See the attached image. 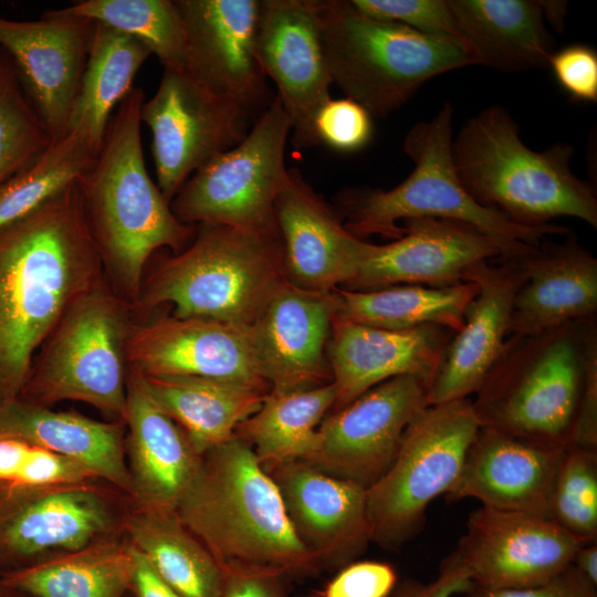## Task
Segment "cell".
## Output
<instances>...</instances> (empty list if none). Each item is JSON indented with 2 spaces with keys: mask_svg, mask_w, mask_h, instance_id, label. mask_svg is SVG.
<instances>
[{
  "mask_svg": "<svg viewBox=\"0 0 597 597\" xmlns=\"http://www.w3.org/2000/svg\"><path fill=\"white\" fill-rule=\"evenodd\" d=\"M77 180L0 227V405L20 396L69 307L105 282Z\"/></svg>",
  "mask_w": 597,
  "mask_h": 597,
  "instance_id": "obj_1",
  "label": "cell"
},
{
  "mask_svg": "<svg viewBox=\"0 0 597 597\" xmlns=\"http://www.w3.org/2000/svg\"><path fill=\"white\" fill-rule=\"evenodd\" d=\"M175 512L222 570L252 568L284 578L322 569L295 533L274 480L237 436L201 454Z\"/></svg>",
  "mask_w": 597,
  "mask_h": 597,
  "instance_id": "obj_2",
  "label": "cell"
},
{
  "mask_svg": "<svg viewBox=\"0 0 597 597\" xmlns=\"http://www.w3.org/2000/svg\"><path fill=\"white\" fill-rule=\"evenodd\" d=\"M142 88L117 105L94 163L77 180L88 224L122 298L137 305L146 263L161 248L180 252L195 234L170 209L145 165Z\"/></svg>",
  "mask_w": 597,
  "mask_h": 597,
  "instance_id": "obj_3",
  "label": "cell"
},
{
  "mask_svg": "<svg viewBox=\"0 0 597 597\" xmlns=\"http://www.w3.org/2000/svg\"><path fill=\"white\" fill-rule=\"evenodd\" d=\"M573 154L565 143L543 151L527 147L519 125L501 105L468 119L452 140L457 175L481 206L522 226L573 217L596 229V190L572 171Z\"/></svg>",
  "mask_w": 597,
  "mask_h": 597,
  "instance_id": "obj_4",
  "label": "cell"
},
{
  "mask_svg": "<svg viewBox=\"0 0 597 597\" xmlns=\"http://www.w3.org/2000/svg\"><path fill=\"white\" fill-rule=\"evenodd\" d=\"M453 107L446 102L428 121L418 122L404 139V150L413 163L410 175L389 189L347 191L341 200L344 226L358 238L379 234L396 240L404 234L399 222L438 218L470 224L494 240L501 260L526 255L546 235L570 230L549 223L527 227L499 211L481 206L461 184L452 156Z\"/></svg>",
  "mask_w": 597,
  "mask_h": 597,
  "instance_id": "obj_5",
  "label": "cell"
},
{
  "mask_svg": "<svg viewBox=\"0 0 597 597\" xmlns=\"http://www.w3.org/2000/svg\"><path fill=\"white\" fill-rule=\"evenodd\" d=\"M332 83L371 117L405 105L427 81L479 65L462 39L359 12L350 0H312Z\"/></svg>",
  "mask_w": 597,
  "mask_h": 597,
  "instance_id": "obj_6",
  "label": "cell"
},
{
  "mask_svg": "<svg viewBox=\"0 0 597 597\" xmlns=\"http://www.w3.org/2000/svg\"><path fill=\"white\" fill-rule=\"evenodd\" d=\"M191 243L163 259L138 305L174 306L172 316L251 327L286 280L280 234L200 223Z\"/></svg>",
  "mask_w": 597,
  "mask_h": 597,
  "instance_id": "obj_7",
  "label": "cell"
},
{
  "mask_svg": "<svg viewBox=\"0 0 597 597\" xmlns=\"http://www.w3.org/2000/svg\"><path fill=\"white\" fill-rule=\"evenodd\" d=\"M586 323L507 336L471 400L480 427L546 446H574L585 389Z\"/></svg>",
  "mask_w": 597,
  "mask_h": 597,
  "instance_id": "obj_8",
  "label": "cell"
},
{
  "mask_svg": "<svg viewBox=\"0 0 597 597\" xmlns=\"http://www.w3.org/2000/svg\"><path fill=\"white\" fill-rule=\"evenodd\" d=\"M130 304L104 282L76 300L34 357L20 398L86 402L124 421Z\"/></svg>",
  "mask_w": 597,
  "mask_h": 597,
  "instance_id": "obj_9",
  "label": "cell"
},
{
  "mask_svg": "<svg viewBox=\"0 0 597 597\" xmlns=\"http://www.w3.org/2000/svg\"><path fill=\"white\" fill-rule=\"evenodd\" d=\"M479 429L469 398L428 405L413 417L394 462L366 490L371 542L398 549L423 530L429 504L457 481Z\"/></svg>",
  "mask_w": 597,
  "mask_h": 597,
  "instance_id": "obj_10",
  "label": "cell"
},
{
  "mask_svg": "<svg viewBox=\"0 0 597 597\" xmlns=\"http://www.w3.org/2000/svg\"><path fill=\"white\" fill-rule=\"evenodd\" d=\"M291 122L275 96L247 136L193 172L170 202L185 224H227L280 234L275 201L286 180Z\"/></svg>",
  "mask_w": 597,
  "mask_h": 597,
  "instance_id": "obj_11",
  "label": "cell"
},
{
  "mask_svg": "<svg viewBox=\"0 0 597 597\" xmlns=\"http://www.w3.org/2000/svg\"><path fill=\"white\" fill-rule=\"evenodd\" d=\"M256 116L198 83L187 70L164 69L140 121L151 133L157 186L170 203L198 169L237 146Z\"/></svg>",
  "mask_w": 597,
  "mask_h": 597,
  "instance_id": "obj_12",
  "label": "cell"
},
{
  "mask_svg": "<svg viewBox=\"0 0 597 597\" xmlns=\"http://www.w3.org/2000/svg\"><path fill=\"white\" fill-rule=\"evenodd\" d=\"M428 388L415 376L373 387L322 420L316 446L303 461L367 490L394 462L409 422L429 405Z\"/></svg>",
  "mask_w": 597,
  "mask_h": 597,
  "instance_id": "obj_13",
  "label": "cell"
},
{
  "mask_svg": "<svg viewBox=\"0 0 597 597\" xmlns=\"http://www.w3.org/2000/svg\"><path fill=\"white\" fill-rule=\"evenodd\" d=\"M582 545L551 519L481 506L447 557L476 588L515 589L549 580L573 563Z\"/></svg>",
  "mask_w": 597,
  "mask_h": 597,
  "instance_id": "obj_14",
  "label": "cell"
},
{
  "mask_svg": "<svg viewBox=\"0 0 597 597\" xmlns=\"http://www.w3.org/2000/svg\"><path fill=\"white\" fill-rule=\"evenodd\" d=\"M94 25L59 9L34 21L0 17V48L52 140L70 132Z\"/></svg>",
  "mask_w": 597,
  "mask_h": 597,
  "instance_id": "obj_15",
  "label": "cell"
},
{
  "mask_svg": "<svg viewBox=\"0 0 597 597\" xmlns=\"http://www.w3.org/2000/svg\"><path fill=\"white\" fill-rule=\"evenodd\" d=\"M187 71L213 95L259 117L273 102L255 55L259 0H175Z\"/></svg>",
  "mask_w": 597,
  "mask_h": 597,
  "instance_id": "obj_16",
  "label": "cell"
},
{
  "mask_svg": "<svg viewBox=\"0 0 597 597\" xmlns=\"http://www.w3.org/2000/svg\"><path fill=\"white\" fill-rule=\"evenodd\" d=\"M256 60L277 90L293 143L318 145L314 119L331 98L332 78L312 0H260L255 33Z\"/></svg>",
  "mask_w": 597,
  "mask_h": 597,
  "instance_id": "obj_17",
  "label": "cell"
},
{
  "mask_svg": "<svg viewBox=\"0 0 597 597\" xmlns=\"http://www.w3.org/2000/svg\"><path fill=\"white\" fill-rule=\"evenodd\" d=\"M126 359L143 375L200 376L271 390L261 374L251 327L172 315L132 324Z\"/></svg>",
  "mask_w": 597,
  "mask_h": 597,
  "instance_id": "obj_18",
  "label": "cell"
},
{
  "mask_svg": "<svg viewBox=\"0 0 597 597\" xmlns=\"http://www.w3.org/2000/svg\"><path fill=\"white\" fill-rule=\"evenodd\" d=\"M111 523L108 504L86 484L0 494V575L83 549Z\"/></svg>",
  "mask_w": 597,
  "mask_h": 597,
  "instance_id": "obj_19",
  "label": "cell"
},
{
  "mask_svg": "<svg viewBox=\"0 0 597 597\" xmlns=\"http://www.w3.org/2000/svg\"><path fill=\"white\" fill-rule=\"evenodd\" d=\"M402 227L404 234L392 242L369 243L357 275L345 289L450 286L465 282L474 264L502 259L494 240L460 221L416 218L405 220Z\"/></svg>",
  "mask_w": 597,
  "mask_h": 597,
  "instance_id": "obj_20",
  "label": "cell"
},
{
  "mask_svg": "<svg viewBox=\"0 0 597 597\" xmlns=\"http://www.w3.org/2000/svg\"><path fill=\"white\" fill-rule=\"evenodd\" d=\"M274 212L285 275L292 284L327 293L346 287L355 279L370 242L346 229L298 169H289Z\"/></svg>",
  "mask_w": 597,
  "mask_h": 597,
  "instance_id": "obj_21",
  "label": "cell"
},
{
  "mask_svg": "<svg viewBox=\"0 0 597 597\" xmlns=\"http://www.w3.org/2000/svg\"><path fill=\"white\" fill-rule=\"evenodd\" d=\"M282 496L301 542L322 568H342L371 542L366 489L333 476L303 460L268 472Z\"/></svg>",
  "mask_w": 597,
  "mask_h": 597,
  "instance_id": "obj_22",
  "label": "cell"
},
{
  "mask_svg": "<svg viewBox=\"0 0 597 597\" xmlns=\"http://www.w3.org/2000/svg\"><path fill=\"white\" fill-rule=\"evenodd\" d=\"M334 291L300 289L287 279L251 326L263 378L271 390L286 392L333 381L327 358Z\"/></svg>",
  "mask_w": 597,
  "mask_h": 597,
  "instance_id": "obj_23",
  "label": "cell"
},
{
  "mask_svg": "<svg viewBox=\"0 0 597 597\" xmlns=\"http://www.w3.org/2000/svg\"><path fill=\"white\" fill-rule=\"evenodd\" d=\"M566 450L480 427L446 498L449 502L476 499L490 509L551 519Z\"/></svg>",
  "mask_w": 597,
  "mask_h": 597,
  "instance_id": "obj_24",
  "label": "cell"
},
{
  "mask_svg": "<svg viewBox=\"0 0 597 597\" xmlns=\"http://www.w3.org/2000/svg\"><path fill=\"white\" fill-rule=\"evenodd\" d=\"M474 264L464 281L478 293L468 305L462 327L452 335L427 394L429 405L475 394L501 355L509 336L514 296L525 280L517 259Z\"/></svg>",
  "mask_w": 597,
  "mask_h": 597,
  "instance_id": "obj_25",
  "label": "cell"
},
{
  "mask_svg": "<svg viewBox=\"0 0 597 597\" xmlns=\"http://www.w3.org/2000/svg\"><path fill=\"white\" fill-rule=\"evenodd\" d=\"M453 334L438 325L385 329L334 315L327 343L336 388L331 412L395 377L415 376L430 385Z\"/></svg>",
  "mask_w": 597,
  "mask_h": 597,
  "instance_id": "obj_26",
  "label": "cell"
},
{
  "mask_svg": "<svg viewBox=\"0 0 597 597\" xmlns=\"http://www.w3.org/2000/svg\"><path fill=\"white\" fill-rule=\"evenodd\" d=\"M519 258L525 280L511 312L509 336L597 320V259L570 231Z\"/></svg>",
  "mask_w": 597,
  "mask_h": 597,
  "instance_id": "obj_27",
  "label": "cell"
},
{
  "mask_svg": "<svg viewBox=\"0 0 597 597\" xmlns=\"http://www.w3.org/2000/svg\"><path fill=\"white\" fill-rule=\"evenodd\" d=\"M126 447L130 493L140 510L175 511L193 480L201 455L182 429L157 405L142 375L127 376Z\"/></svg>",
  "mask_w": 597,
  "mask_h": 597,
  "instance_id": "obj_28",
  "label": "cell"
},
{
  "mask_svg": "<svg viewBox=\"0 0 597 597\" xmlns=\"http://www.w3.org/2000/svg\"><path fill=\"white\" fill-rule=\"evenodd\" d=\"M0 437L27 441L70 459L95 478L130 492L122 426L57 411L20 397L0 405Z\"/></svg>",
  "mask_w": 597,
  "mask_h": 597,
  "instance_id": "obj_29",
  "label": "cell"
},
{
  "mask_svg": "<svg viewBox=\"0 0 597 597\" xmlns=\"http://www.w3.org/2000/svg\"><path fill=\"white\" fill-rule=\"evenodd\" d=\"M448 4L479 65L505 72L548 66L553 38L538 1L448 0Z\"/></svg>",
  "mask_w": 597,
  "mask_h": 597,
  "instance_id": "obj_30",
  "label": "cell"
},
{
  "mask_svg": "<svg viewBox=\"0 0 597 597\" xmlns=\"http://www.w3.org/2000/svg\"><path fill=\"white\" fill-rule=\"evenodd\" d=\"M140 375L151 398L182 429L200 455L233 437L237 427L260 408L270 392L209 377Z\"/></svg>",
  "mask_w": 597,
  "mask_h": 597,
  "instance_id": "obj_31",
  "label": "cell"
},
{
  "mask_svg": "<svg viewBox=\"0 0 597 597\" xmlns=\"http://www.w3.org/2000/svg\"><path fill=\"white\" fill-rule=\"evenodd\" d=\"M476 293L474 282L443 287L402 284L363 291L337 287L335 315L385 329L438 325L457 333Z\"/></svg>",
  "mask_w": 597,
  "mask_h": 597,
  "instance_id": "obj_32",
  "label": "cell"
},
{
  "mask_svg": "<svg viewBox=\"0 0 597 597\" xmlns=\"http://www.w3.org/2000/svg\"><path fill=\"white\" fill-rule=\"evenodd\" d=\"M335 400L333 381L286 392L270 390L234 436L252 448L266 472L287 461L304 460L314 450L318 426Z\"/></svg>",
  "mask_w": 597,
  "mask_h": 597,
  "instance_id": "obj_33",
  "label": "cell"
},
{
  "mask_svg": "<svg viewBox=\"0 0 597 597\" xmlns=\"http://www.w3.org/2000/svg\"><path fill=\"white\" fill-rule=\"evenodd\" d=\"M127 531L130 545L180 597H219L222 568L175 511L139 510Z\"/></svg>",
  "mask_w": 597,
  "mask_h": 597,
  "instance_id": "obj_34",
  "label": "cell"
},
{
  "mask_svg": "<svg viewBox=\"0 0 597 597\" xmlns=\"http://www.w3.org/2000/svg\"><path fill=\"white\" fill-rule=\"evenodd\" d=\"M133 565L130 544L103 543L0 577L33 597H123L129 590Z\"/></svg>",
  "mask_w": 597,
  "mask_h": 597,
  "instance_id": "obj_35",
  "label": "cell"
},
{
  "mask_svg": "<svg viewBox=\"0 0 597 597\" xmlns=\"http://www.w3.org/2000/svg\"><path fill=\"white\" fill-rule=\"evenodd\" d=\"M94 23L71 128H81L100 150L114 108L134 88V77L151 52L132 35Z\"/></svg>",
  "mask_w": 597,
  "mask_h": 597,
  "instance_id": "obj_36",
  "label": "cell"
},
{
  "mask_svg": "<svg viewBox=\"0 0 597 597\" xmlns=\"http://www.w3.org/2000/svg\"><path fill=\"white\" fill-rule=\"evenodd\" d=\"M59 10L132 35L164 69L187 70L185 25L175 0H81Z\"/></svg>",
  "mask_w": 597,
  "mask_h": 597,
  "instance_id": "obj_37",
  "label": "cell"
},
{
  "mask_svg": "<svg viewBox=\"0 0 597 597\" xmlns=\"http://www.w3.org/2000/svg\"><path fill=\"white\" fill-rule=\"evenodd\" d=\"M98 149L78 127L53 140L27 168L0 186V227L24 216L88 170Z\"/></svg>",
  "mask_w": 597,
  "mask_h": 597,
  "instance_id": "obj_38",
  "label": "cell"
},
{
  "mask_svg": "<svg viewBox=\"0 0 597 597\" xmlns=\"http://www.w3.org/2000/svg\"><path fill=\"white\" fill-rule=\"evenodd\" d=\"M52 142L11 59L0 48V186L32 164Z\"/></svg>",
  "mask_w": 597,
  "mask_h": 597,
  "instance_id": "obj_39",
  "label": "cell"
},
{
  "mask_svg": "<svg viewBox=\"0 0 597 597\" xmlns=\"http://www.w3.org/2000/svg\"><path fill=\"white\" fill-rule=\"evenodd\" d=\"M551 520L583 544L597 542V450L567 448L552 496Z\"/></svg>",
  "mask_w": 597,
  "mask_h": 597,
  "instance_id": "obj_40",
  "label": "cell"
},
{
  "mask_svg": "<svg viewBox=\"0 0 597 597\" xmlns=\"http://www.w3.org/2000/svg\"><path fill=\"white\" fill-rule=\"evenodd\" d=\"M81 464L27 441L0 437V494L86 484Z\"/></svg>",
  "mask_w": 597,
  "mask_h": 597,
  "instance_id": "obj_41",
  "label": "cell"
},
{
  "mask_svg": "<svg viewBox=\"0 0 597 597\" xmlns=\"http://www.w3.org/2000/svg\"><path fill=\"white\" fill-rule=\"evenodd\" d=\"M371 118V115L353 100L331 97L316 113V139L318 144H325L338 151H357L373 137Z\"/></svg>",
  "mask_w": 597,
  "mask_h": 597,
  "instance_id": "obj_42",
  "label": "cell"
},
{
  "mask_svg": "<svg viewBox=\"0 0 597 597\" xmlns=\"http://www.w3.org/2000/svg\"><path fill=\"white\" fill-rule=\"evenodd\" d=\"M350 3L375 19L461 39L448 0H350Z\"/></svg>",
  "mask_w": 597,
  "mask_h": 597,
  "instance_id": "obj_43",
  "label": "cell"
},
{
  "mask_svg": "<svg viewBox=\"0 0 597 597\" xmlns=\"http://www.w3.org/2000/svg\"><path fill=\"white\" fill-rule=\"evenodd\" d=\"M397 583L391 564L354 561L339 568L322 588L300 597H388Z\"/></svg>",
  "mask_w": 597,
  "mask_h": 597,
  "instance_id": "obj_44",
  "label": "cell"
},
{
  "mask_svg": "<svg viewBox=\"0 0 597 597\" xmlns=\"http://www.w3.org/2000/svg\"><path fill=\"white\" fill-rule=\"evenodd\" d=\"M548 66L557 84L575 101L597 102V52L586 44L554 51Z\"/></svg>",
  "mask_w": 597,
  "mask_h": 597,
  "instance_id": "obj_45",
  "label": "cell"
},
{
  "mask_svg": "<svg viewBox=\"0 0 597 597\" xmlns=\"http://www.w3.org/2000/svg\"><path fill=\"white\" fill-rule=\"evenodd\" d=\"M585 389L574 446L597 450V320L585 325Z\"/></svg>",
  "mask_w": 597,
  "mask_h": 597,
  "instance_id": "obj_46",
  "label": "cell"
},
{
  "mask_svg": "<svg viewBox=\"0 0 597 597\" xmlns=\"http://www.w3.org/2000/svg\"><path fill=\"white\" fill-rule=\"evenodd\" d=\"M463 597H597V585L570 564L541 585L502 590L474 587Z\"/></svg>",
  "mask_w": 597,
  "mask_h": 597,
  "instance_id": "obj_47",
  "label": "cell"
},
{
  "mask_svg": "<svg viewBox=\"0 0 597 597\" xmlns=\"http://www.w3.org/2000/svg\"><path fill=\"white\" fill-rule=\"evenodd\" d=\"M474 585L467 570L451 561L442 559L438 576L423 583L408 578L397 583L388 597H452L457 594H467Z\"/></svg>",
  "mask_w": 597,
  "mask_h": 597,
  "instance_id": "obj_48",
  "label": "cell"
},
{
  "mask_svg": "<svg viewBox=\"0 0 597 597\" xmlns=\"http://www.w3.org/2000/svg\"><path fill=\"white\" fill-rule=\"evenodd\" d=\"M282 579L277 574L261 569H227L219 597H284Z\"/></svg>",
  "mask_w": 597,
  "mask_h": 597,
  "instance_id": "obj_49",
  "label": "cell"
},
{
  "mask_svg": "<svg viewBox=\"0 0 597 597\" xmlns=\"http://www.w3.org/2000/svg\"><path fill=\"white\" fill-rule=\"evenodd\" d=\"M133 558L129 590L134 597H180L135 547H133Z\"/></svg>",
  "mask_w": 597,
  "mask_h": 597,
  "instance_id": "obj_50",
  "label": "cell"
},
{
  "mask_svg": "<svg viewBox=\"0 0 597 597\" xmlns=\"http://www.w3.org/2000/svg\"><path fill=\"white\" fill-rule=\"evenodd\" d=\"M593 584L597 585V544L582 545L572 563Z\"/></svg>",
  "mask_w": 597,
  "mask_h": 597,
  "instance_id": "obj_51",
  "label": "cell"
},
{
  "mask_svg": "<svg viewBox=\"0 0 597 597\" xmlns=\"http://www.w3.org/2000/svg\"><path fill=\"white\" fill-rule=\"evenodd\" d=\"M542 9L544 20L558 32L564 30L565 19L567 15V2L566 1H538Z\"/></svg>",
  "mask_w": 597,
  "mask_h": 597,
  "instance_id": "obj_52",
  "label": "cell"
},
{
  "mask_svg": "<svg viewBox=\"0 0 597 597\" xmlns=\"http://www.w3.org/2000/svg\"><path fill=\"white\" fill-rule=\"evenodd\" d=\"M0 597H33L32 595L7 584L0 577Z\"/></svg>",
  "mask_w": 597,
  "mask_h": 597,
  "instance_id": "obj_53",
  "label": "cell"
}]
</instances>
